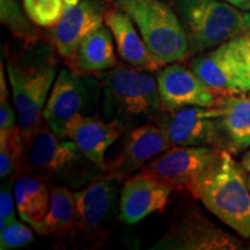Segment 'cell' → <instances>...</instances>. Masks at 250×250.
Returning <instances> with one entry per match:
<instances>
[{"mask_svg": "<svg viewBox=\"0 0 250 250\" xmlns=\"http://www.w3.org/2000/svg\"><path fill=\"white\" fill-rule=\"evenodd\" d=\"M221 151L218 159L193 183L189 193L219 220L245 239H250V190L246 169Z\"/></svg>", "mask_w": 250, "mask_h": 250, "instance_id": "cell-1", "label": "cell"}, {"mask_svg": "<svg viewBox=\"0 0 250 250\" xmlns=\"http://www.w3.org/2000/svg\"><path fill=\"white\" fill-rule=\"evenodd\" d=\"M21 173L79 190L104 170L86 158L72 140L61 138L48 125H42L24 139Z\"/></svg>", "mask_w": 250, "mask_h": 250, "instance_id": "cell-2", "label": "cell"}, {"mask_svg": "<svg viewBox=\"0 0 250 250\" xmlns=\"http://www.w3.org/2000/svg\"><path fill=\"white\" fill-rule=\"evenodd\" d=\"M100 79L105 118L124 130L151 122L161 110L156 79L140 68L114 66L101 72Z\"/></svg>", "mask_w": 250, "mask_h": 250, "instance_id": "cell-3", "label": "cell"}, {"mask_svg": "<svg viewBox=\"0 0 250 250\" xmlns=\"http://www.w3.org/2000/svg\"><path fill=\"white\" fill-rule=\"evenodd\" d=\"M189 41L190 54H203L233 37L250 33V13L224 0H167Z\"/></svg>", "mask_w": 250, "mask_h": 250, "instance_id": "cell-4", "label": "cell"}, {"mask_svg": "<svg viewBox=\"0 0 250 250\" xmlns=\"http://www.w3.org/2000/svg\"><path fill=\"white\" fill-rule=\"evenodd\" d=\"M138 27L149 54L162 66L186 61L190 55L189 41L179 15L162 0H116Z\"/></svg>", "mask_w": 250, "mask_h": 250, "instance_id": "cell-5", "label": "cell"}, {"mask_svg": "<svg viewBox=\"0 0 250 250\" xmlns=\"http://www.w3.org/2000/svg\"><path fill=\"white\" fill-rule=\"evenodd\" d=\"M7 74L13 101L19 116V126L24 139L42 126L43 110L57 74V65L49 56L30 59H11Z\"/></svg>", "mask_w": 250, "mask_h": 250, "instance_id": "cell-6", "label": "cell"}, {"mask_svg": "<svg viewBox=\"0 0 250 250\" xmlns=\"http://www.w3.org/2000/svg\"><path fill=\"white\" fill-rule=\"evenodd\" d=\"M190 68L218 98L250 92V33L199 54Z\"/></svg>", "mask_w": 250, "mask_h": 250, "instance_id": "cell-7", "label": "cell"}, {"mask_svg": "<svg viewBox=\"0 0 250 250\" xmlns=\"http://www.w3.org/2000/svg\"><path fill=\"white\" fill-rule=\"evenodd\" d=\"M123 181L107 173L74 192L77 205L76 228L90 241H100L108 235L120 210L121 184Z\"/></svg>", "mask_w": 250, "mask_h": 250, "instance_id": "cell-8", "label": "cell"}, {"mask_svg": "<svg viewBox=\"0 0 250 250\" xmlns=\"http://www.w3.org/2000/svg\"><path fill=\"white\" fill-rule=\"evenodd\" d=\"M239 239L215 225L193 205L177 212L154 250H234L241 249Z\"/></svg>", "mask_w": 250, "mask_h": 250, "instance_id": "cell-9", "label": "cell"}, {"mask_svg": "<svg viewBox=\"0 0 250 250\" xmlns=\"http://www.w3.org/2000/svg\"><path fill=\"white\" fill-rule=\"evenodd\" d=\"M219 108L183 107L174 110L161 109L153 123L167 134L171 146H211L226 149V142L218 123Z\"/></svg>", "mask_w": 250, "mask_h": 250, "instance_id": "cell-10", "label": "cell"}, {"mask_svg": "<svg viewBox=\"0 0 250 250\" xmlns=\"http://www.w3.org/2000/svg\"><path fill=\"white\" fill-rule=\"evenodd\" d=\"M221 151L211 146H171L144 166L142 171L173 190L189 192Z\"/></svg>", "mask_w": 250, "mask_h": 250, "instance_id": "cell-11", "label": "cell"}, {"mask_svg": "<svg viewBox=\"0 0 250 250\" xmlns=\"http://www.w3.org/2000/svg\"><path fill=\"white\" fill-rule=\"evenodd\" d=\"M90 81L85 74L72 68H62L52 85L51 92L43 110L46 125L61 138H66V126L76 115L88 108Z\"/></svg>", "mask_w": 250, "mask_h": 250, "instance_id": "cell-12", "label": "cell"}, {"mask_svg": "<svg viewBox=\"0 0 250 250\" xmlns=\"http://www.w3.org/2000/svg\"><path fill=\"white\" fill-rule=\"evenodd\" d=\"M170 147L167 134L152 121L138 125L130 130L118 154L105 162L104 173L124 181Z\"/></svg>", "mask_w": 250, "mask_h": 250, "instance_id": "cell-13", "label": "cell"}, {"mask_svg": "<svg viewBox=\"0 0 250 250\" xmlns=\"http://www.w3.org/2000/svg\"><path fill=\"white\" fill-rule=\"evenodd\" d=\"M161 109H180L183 107H212L218 96L197 77L190 67L184 65H166L156 76Z\"/></svg>", "mask_w": 250, "mask_h": 250, "instance_id": "cell-14", "label": "cell"}, {"mask_svg": "<svg viewBox=\"0 0 250 250\" xmlns=\"http://www.w3.org/2000/svg\"><path fill=\"white\" fill-rule=\"evenodd\" d=\"M104 22V12L99 0H81L65 6L61 19L52 27L51 41L59 56L70 62L83 41Z\"/></svg>", "mask_w": 250, "mask_h": 250, "instance_id": "cell-15", "label": "cell"}, {"mask_svg": "<svg viewBox=\"0 0 250 250\" xmlns=\"http://www.w3.org/2000/svg\"><path fill=\"white\" fill-rule=\"evenodd\" d=\"M173 189L140 171L124 180L120 198V219L132 225L152 213H162Z\"/></svg>", "mask_w": 250, "mask_h": 250, "instance_id": "cell-16", "label": "cell"}, {"mask_svg": "<svg viewBox=\"0 0 250 250\" xmlns=\"http://www.w3.org/2000/svg\"><path fill=\"white\" fill-rule=\"evenodd\" d=\"M124 131L116 122L79 114L68 122L66 138L76 144L86 158L104 170L105 153Z\"/></svg>", "mask_w": 250, "mask_h": 250, "instance_id": "cell-17", "label": "cell"}, {"mask_svg": "<svg viewBox=\"0 0 250 250\" xmlns=\"http://www.w3.org/2000/svg\"><path fill=\"white\" fill-rule=\"evenodd\" d=\"M133 23L132 19L117 7L104 13V24L114 36L122 59L140 70H161L164 66L149 54L143 37L139 36Z\"/></svg>", "mask_w": 250, "mask_h": 250, "instance_id": "cell-18", "label": "cell"}, {"mask_svg": "<svg viewBox=\"0 0 250 250\" xmlns=\"http://www.w3.org/2000/svg\"><path fill=\"white\" fill-rule=\"evenodd\" d=\"M218 123L227 152L237 154L250 147V96L246 94L219 98Z\"/></svg>", "mask_w": 250, "mask_h": 250, "instance_id": "cell-19", "label": "cell"}, {"mask_svg": "<svg viewBox=\"0 0 250 250\" xmlns=\"http://www.w3.org/2000/svg\"><path fill=\"white\" fill-rule=\"evenodd\" d=\"M15 180V208L20 218L37 229L50 208L51 184L33 174L21 173Z\"/></svg>", "mask_w": 250, "mask_h": 250, "instance_id": "cell-20", "label": "cell"}, {"mask_svg": "<svg viewBox=\"0 0 250 250\" xmlns=\"http://www.w3.org/2000/svg\"><path fill=\"white\" fill-rule=\"evenodd\" d=\"M112 34L101 26L83 41L76 55L68 62L71 68L80 74H92L110 70L116 65Z\"/></svg>", "mask_w": 250, "mask_h": 250, "instance_id": "cell-21", "label": "cell"}, {"mask_svg": "<svg viewBox=\"0 0 250 250\" xmlns=\"http://www.w3.org/2000/svg\"><path fill=\"white\" fill-rule=\"evenodd\" d=\"M51 198L46 217L37 228L41 235H51L62 239L76 228L77 205L71 188L62 184H51Z\"/></svg>", "mask_w": 250, "mask_h": 250, "instance_id": "cell-22", "label": "cell"}, {"mask_svg": "<svg viewBox=\"0 0 250 250\" xmlns=\"http://www.w3.org/2000/svg\"><path fill=\"white\" fill-rule=\"evenodd\" d=\"M24 152V138L20 126L0 131V177L6 180L19 174Z\"/></svg>", "mask_w": 250, "mask_h": 250, "instance_id": "cell-23", "label": "cell"}, {"mask_svg": "<svg viewBox=\"0 0 250 250\" xmlns=\"http://www.w3.org/2000/svg\"><path fill=\"white\" fill-rule=\"evenodd\" d=\"M27 17L41 27H55L64 12V0H23Z\"/></svg>", "mask_w": 250, "mask_h": 250, "instance_id": "cell-24", "label": "cell"}, {"mask_svg": "<svg viewBox=\"0 0 250 250\" xmlns=\"http://www.w3.org/2000/svg\"><path fill=\"white\" fill-rule=\"evenodd\" d=\"M1 1V22L13 31L14 35L27 41H35L36 30L27 21L22 11L15 0H0Z\"/></svg>", "mask_w": 250, "mask_h": 250, "instance_id": "cell-25", "label": "cell"}, {"mask_svg": "<svg viewBox=\"0 0 250 250\" xmlns=\"http://www.w3.org/2000/svg\"><path fill=\"white\" fill-rule=\"evenodd\" d=\"M34 241L33 230L27 225L12 221L0 229V249L13 250L22 248Z\"/></svg>", "mask_w": 250, "mask_h": 250, "instance_id": "cell-26", "label": "cell"}, {"mask_svg": "<svg viewBox=\"0 0 250 250\" xmlns=\"http://www.w3.org/2000/svg\"><path fill=\"white\" fill-rule=\"evenodd\" d=\"M12 187H13V179H6L1 186V191H0V229L12 221L17 220L14 213L15 198L12 193Z\"/></svg>", "mask_w": 250, "mask_h": 250, "instance_id": "cell-27", "label": "cell"}, {"mask_svg": "<svg viewBox=\"0 0 250 250\" xmlns=\"http://www.w3.org/2000/svg\"><path fill=\"white\" fill-rule=\"evenodd\" d=\"M17 126L15 125V112L8 100H0V131H6Z\"/></svg>", "mask_w": 250, "mask_h": 250, "instance_id": "cell-28", "label": "cell"}, {"mask_svg": "<svg viewBox=\"0 0 250 250\" xmlns=\"http://www.w3.org/2000/svg\"><path fill=\"white\" fill-rule=\"evenodd\" d=\"M234 7L241 9V11L248 12L250 11V0H224Z\"/></svg>", "mask_w": 250, "mask_h": 250, "instance_id": "cell-29", "label": "cell"}, {"mask_svg": "<svg viewBox=\"0 0 250 250\" xmlns=\"http://www.w3.org/2000/svg\"><path fill=\"white\" fill-rule=\"evenodd\" d=\"M8 92L7 86H6L5 81V74H4V67L1 66V71H0V100H7Z\"/></svg>", "mask_w": 250, "mask_h": 250, "instance_id": "cell-30", "label": "cell"}, {"mask_svg": "<svg viewBox=\"0 0 250 250\" xmlns=\"http://www.w3.org/2000/svg\"><path fill=\"white\" fill-rule=\"evenodd\" d=\"M241 165H242V167L245 168V169L250 174V149L246 153L245 155H243V158L241 160Z\"/></svg>", "mask_w": 250, "mask_h": 250, "instance_id": "cell-31", "label": "cell"}, {"mask_svg": "<svg viewBox=\"0 0 250 250\" xmlns=\"http://www.w3.org/2000/svg\"><path fill=\"white\" fill-rule=\"evenodd\" d=\"M81 0H64V4L65 6H74L78 5Z\"/></svg>", "mask_w": 250, "mask_h": 250, "instance_id": "cell-32", "label": "cell"}, {"mask_svg": "<svg viewBox=\"0 0 250 250\" xmlns=\"http://www.w3.org/2000/svg\"><path fill=\"white\" fill-rule=\"evenodd\" d=\"M247 183H248V187H249V190H250V174L247 175Z\"/></svg>", "mask_w": 250, "mask_h": 250, "instance_id": "cell-33", "label": "cell"}]
</instances>
